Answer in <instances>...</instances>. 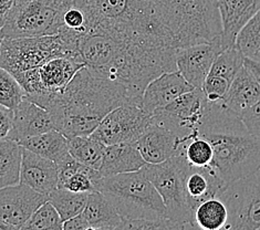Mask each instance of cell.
Masks as SVG:
<instances>
[{"label": "cell", "mask_w": 260, "mask_h": 230, "mask_svg": "<svg viewBox=\"0 0 260 230\" xmlns=\"http://www.w3.org/2000/svg\"><path fill=\"white\" fill-rule=\"evenodd\" d=\"M159 26L177 49L221 36L218 0H151Z\"/></svg>", "instance_id": "4"}, {"label": "cell", "mask_w": 260, "mask_h": 230, "mask_svg": "<svg viewBox=\"0 0 260 230\" xmlns=\"http://www.w3.org/2000/svg\"><path fill=\"white\" fill-rule=\"evenodd\" d=\"M244 58L245 55L236 45L222 49L214 60L208 76L224 78L232 83L235 76L244 65Z\"/></svg>", "instance_id": "29"}, {"label": "cell", "mask_w": 260, "mask_h": 230, "mask_svg": "<svg viewBox=\"0 0 260 230\" xmlns=\"http://www.w3.org/2000/svg\"><path fill=\"white\" fill-rule=\"evenodd\" d=\"M82 216L90 229H120L122 217L107 197L100 191L89 192Z\"/></svg>", "instance_id": "24"}, {"label": "cell", "mask_w": 260, "mask_h": 230, "mask_svg": "<svg viewBox=\"0 0 260 230\" xmlns=\"http://www.w3.org/2000/svg\"><path fill=\"white\" fill-rule=\"evenodd\" d=\"M222 49L221 36L208 42L177 48L175 51L177 71L195 89H202L214 60Z\"/></svg>", "instance_id": "12"}, {"label": "cell", "mask_w": 260, "mask_h": 230, "mask_svg": "<svg viewBox=\"0 0 260 230\" xmlns=\"http://www.w3.org/2000/svg\"><path fill=\"white\" fill-rule=\"evenodd\" d=\"M186 139L152 116L150 126L136 141V145L146 163L158 164L181 155Z\"/></svg>", "instance_id": "14"}, {"label": "cell", "mask_w": 260, "mask_h": 230, "mask_svg": "<svg viewBox=\"0 0 260 230\" xmlns=\"http://www.w3.org/2000/svg\"><path fill=\"white\" fill-rule=\"evenodd\" d=\"M61 55H76L77 49L60 34L34 38H0V67L11 74L35 69Z\"/></svg>", "instance_id": "7"}, {"label": "cell", "mask_w": 260, "mask_h": 230, "mask_svg": "<svg viewBox=\"0 0 260 230\" xmlns=\"http://www.w3.org/2000/svg\"><path fill=\"white\" fill-rule=\"evenodd\" d=\"M85 64L76 55H61L42 65L12 74L20 83L26 96L61 94Z\"/></svg>", "instance_id": "10"}, {"label": "cell", "mask_w": 260, "mask_h": 230, "mask_svg": "<svg viewBox=\"0 0 260 230\" xmlns=\"http://www.w3.org/2000/svg\"><path fill=\"white\" fill-rule=\"evenodd\" d=\"M0 230H14V227H11L8 223L0 220Z\"/></svg>", "instance_id": "41"}, {"label": "cell", "mask_w": 260, "mask_h": 230, "mask_svg": "<svg viewBox=\"0 0 260 230\" xmlns=\"http://www.w3.org/2000/svg\"><path fill=\"white\" fill-rule=\"evenodd\" d=\"M194 89L177 70L164 72L146 85L142 95L141 107L153 115L179 95Z\"/></svg>", "instance_id": "15"}, {"label": "cell", "mask_w": 260, "mask_h": 230, "mask_svg": "<svg viewBox=\"0 0 260 230\" xmlns=\"http://www.w3.org/2000/svg\"><path fill=\"white\" fill-rule=\"evenodd\" d=\"M221 19V43L227 48L235 45L236 36L246 21L260 9V0H218Z\"/></svg>", "instance_id": "20"}, {"label": "cell", "mask_w": 260, "mask_h": 230, "mask_svg": "<svg viewBox=\"0 0 260 230\" xmlns=\"http://www.w3.org/2000/svg\"><path fill=\"white\" fill-rule=\"evenodd\" d=\"M73 5L84 12L85 35L152 40L175 48L157 22L151 0H73Z\"/></svg>", "instance_id": "3"}, {"label": "cell", "mask_w": 260, "mask_h": 230, "mask_svg": "<svg viewBox=\"0 0 260 230\" xmlns=\"http://www.w3.org/2000/svg\"><path fill=\"white\" fill-rule=\"evenodd\" d=\"M63 220L53 205L47 201L31 215L21 229L28 230H61Z\"/></svg>", "instance_id": "32"}, {"label": "cell", "mask_w": 260, "mask_h": 230, "mask_svg": "<svg viewBox=\"0 0 260 230\" xmlns=\"http://www.w3.org/2000/svg\"><path fill=\"white\" fill-rule=\"evenodd\" d=\"M120 229L124 230H188L194 227L186 222L171 218L157 219H123Z\"/></svg>", "instance_id": "34"}, {"label": "cell", "mask_w": 260, "mask_h": 230, "mask_svg": "<svg viewBox=\"0 0 260 230\" xmlns=\"http://www.w3.org/2000/svg\"><path fill=\"white\" fill-rule=\"evenodd\" d=\"M147 163L136 143H116L105 145L99 173L102 177L140 171Z\"/></svg>", "instance_id": "19"}, {"label": "cell", "mask_w": 260, "mask_h": 230, "mask_svg": "<svg viewBox=\"0 0 260 230\" xmlns=\"http://www.w3.org/2000/svg\"><path fill=\"white\" fill-rule=\"evenodd\" d=\"M228 220V210L220 198L214 197L198 205L194 210L196 229L221 230Z\"/></svg>", "instance_id": "26"}, {"label": "cell", "mask_w": 260, "mask_h": 230, "mask_svg": "<svg viewBox=\"0 0 260 230\" xmlns=\"http://www.w3.org/2000/svg\"><path fill=\"white\" fill-rule=\"evenodd\" d=\"M244 67L260 84V59L255 57H246L245 55Z\"/></svg>", "instance_id": "39"}, {"label": "cell", "mask_w": 260, "mask_h": 230, "mask_svg": "<svg viewBox=\"0 0 260 230\" xmlns=\"http://www.w3.org/2000/svg\"><path fill=\"white\" fill-rule=\"evenodd\" d=\"M59 167L53 160L42 157L22 147L20 183L30 188L49 195L58 187Z\"/></svg>", "instance_id": "16"}, {"label": "cell", "mask_w": 260, "mask_h": 230, "mask_svg": "<svg viewBox=\"0 0 260 230\" xmlns=\"http://www.w3.org/2000/svg\"><path fill=\"white\" fill-rule=\"evenodd\" d=\"M226 184L208 167H196L190 164L184 178V188L190 209L209 198L218 197Z\"/></svg>", "instance_id": "18"}, {"label": "cell", "mask_w": 260, "mask_h": 230, "mask_svg": "<svg viewBox=\"0 0 260 230\" xmlns=\"http://www.w3.org/2000/svg\"><path fill=\"white\" fill-rule=\"evenodd\" d=\"M239 116L249 132L260 138V98Z\"/></svg>", "instance_id": "36"}, {"label": "cell", "mask_w": 260, "mask_h": 230, "mask_svg": "<svg viewBox=\"0 0 260 230\" xmlns=\"http://www.w3.org/2000/svg\"><path fill=\"white\" fill-rule=\"evenodd\" d=\"M51 113L55 129L67 139L91 135L111 111L123 104H136L126 86L98 76L83 67L61 94L26 96Z\"/></svg>", "instance_id": "1"}, {"label": "cell", "mask_w": 260, "mask_h": 230, "mask_svg": "<svg viewBox=\"0 0 260 230\" xmlns=\"http://www.w3.org/2000/svg\"><path fill=\"white\" fill-rule=\"evenodd\" d=\"M73 0H16L0 38H34L58 35L63 12Z\"/></svg>", "instance_id": "6"}, {"label": "cell", "mask_w": 260, "mask_h": 230, "mask_svg": "<svg viewBox=\"0 0 260 230\" xmlns=\"http://www.w3.org/2000/svg\"><path fill=\"white\" fill-rule=\"evenodd\" d=\"M22 146L10 139L0 140V188L20 183Z\"/></svg>", "instance_id": "25"}, {"label": "cell", "mask_w": 260, "mask_h": 230, "mask_svg": "<svg viewBox=\"0 0 260 230\" xmlns=\"http://www.w3.org/2000/svg\"><path fill=\"white\" fill-rule=\"evenodd\" d=\"M26 96L18 80L0 67V105L14 111Z\"/></svg>", "instance_id": "33"}, {"label": "cell", "mask_w": 260, "mask_h": 230, "mask_svg": "<svg viewBox=\"0 0 260 230\" xmlns=\"http://www.w3.org/2000/svg\"><path fill=\"white\" fill-rule=\"evenodd\" d=\"M63 230H88L90 229L88 222L85 221L82 214H79L72 218L63 221Z\"/></svg>", "instance_id": "38"}, {"label": "cell", "mask_w": 260, "mask_h": 230, "mask_svg": "<svg viewBox=\"0 0 260 230\" xmlns=\"http://www.w3.org/2000/svg\"><path fill=\"white\" fill-rule=\"evenodd\" d=\"M18 143L27 150L53 160L58 166L72 157L69 152L68 139L58 129H51L46 133L30 136Z\"/></svg>", "instance_id": "22"}, {"label": "cell", "mask_w": 260, "mask_h": 230, "mask_svg": "<svg viewBox=\"0 0 260 230\" xmlns=\"http://www.w3.org/2000/svg\"><path fill=\"white\" fill-rule=\"evenodd\" d=\"M260 98V84L243 65L232 81L220 103L233 113L240 115Z\"/></svg>", "instance_id": "21"}, {"label": "cell", "mask_w": 260, "mask_h": 230, "mask_svg": "<svg viewBox=\"0 0 260 230\" xmlns=\"http://www.w3.org/2000/svg\"><path fill=\"white\" fill-rule=\"evenodd\" d=\"M51 129H55V125L50 112L24 97L14 110L12 129L8 139L20 142Z\"/></svg>", "instance_id": "17"}, {"label": "cell", "mask_w": 260, "mask_h": 230, "mask_svg": "<svg viewBox=\"0 0 260 230\" xmlns=\"http://www.w3.org/2000/svg\"><path fill=\"white\" fill-rule=\"evenodd\" d=\"M89 192H74L63 188H55L48 195V201L57 209L63 221L82 213Z\"/></svg>", "instance_id": "28"}, {"label": "cell", "mask_w": 260, "mask_h": 230, "mask_svg": "<svg viewBox=\"0 0 260 230\" xmlns=\"http://www.w3.org/2000/svg\"><path fill=\"white\" fill-rule=\"evenodd\" d=\"M235 45L246 57H250L260 50V9L239 30Z\"/></svg>", "instance_id": "31"}, {"label": "cell", "mask_w": 260, "mask_h": 230, "mask_svg": "<svg viewBox=\"0 0 260 230\" xmlns=\"http://www.w3.org/2000/svg\"><path fill=\"white\" fill-rule=\"evenodd\" d=\"M48 201V196L24 184L0 188V220L21 229L31 215Z\"/></svg>", "instance_id": "13"}, {"label": "cell", "mask_w": 260, "mask_h": 230, "mask_svg": "<svg viewBox=\"0 0 260 230\" xmlns=\"http://www.w3.org/2000/svg\"><path fill=\"white\" fill-rule=\"evenodd\" d=\"M71 156L79 163L99 170L101 165L105 145L92 135L74 136L68 139Z\"/></svg>", "instance_id": "27"}, {"label": "cell", "mask_w": 260, "mask_h": 230, "mask_svg": "<svg viewBox=\"0 0 260 230\" xmlns=\"http://www.w3.org/2000/svg\"><path fill=\"white\" fill-rule=\"evenodd\" d=\"M190 164L183 155L172 157L158 164H146L142 167L146 177L162 197L167 217L194 226V213L186 200L184 178Z\"/></svg>", "instance_id": "8"}, {"label": "cell", "mask_w": 260, "mask_h": 230, "mask_svg": "<svg viewBox=\"0 0 260 230\" xmlns=\"http://www.w3.org/2000/svg\"><path fill=\"white\" fill-rule=\"evenodd\" d=\"M195 130L185 140L181 155L193 166L209 167L214 158L213 147L206 139L196 134Z\"/></svg>", "instance_id": "30"}, {"label": "cell", "mask_w": 260, "mask_h": 230, "mask_svg": "<svg viewBox=\"0 0 260 230\" xmlns=\"http://www.w3.org/2000/svg\"><path fill=\"white\" fill-rule=\"evenodd\" d=\"M58 167V188L68 189L74 192L98 191L96 186L102 177L98 170H93L79 163L73 157Z\"/></svg>", "instance_id": "23"}, {"label": "cell", "mask_w": 260, "mask_h": 230, "mask_svg": "<svg viewBox=\"0 0 260 230\" xmlns=\"http://www.w3.org/2000/svg\"><path fill=\"white\" fill-rule=\"evenodd\" d=\"M195 132L212 145L214 158L208 169L226 185L260 166V138L220 102L207 101Z\"/></svg>", "instance_id": "2"}, {"label": "cell", "mask_w": 260, "mask_h": 230, "mask_svg": "<svg viewBox=\"0 0 260 230\" xmlns=\"http://www.w3.org/2000/svg\"><path fill=\"white\" fill-rule=\"evenodd\" d=\"M250 57H255V58H258V59H260V50H259L258 52H256L255 54H252V55H250Z\"/></svg>", "instance_id": "42"}, {"label": "cell", "mask_w": 260, "mask_h": 230, "mask_svg": "<svg viewBox=\"0 0 260 230\" xmlns=\"http://www.w3.org/2000/svg\"><path fill=\"white\" fill-rule=\"evenodd\" d=\"M96 190L112 203L123 219L169 218L162 197L142 169L101 177Z\"/></svg>", "instance_id": "5"}, {"label": "cell", "mask_w": 260, "mask_h": 230, "mask_svg": "<svg viewBox=\"0 0 260 230\" xmlns=\"http://www.w3.org/2000/svg\"><path fill=\"white\" fill-rule=\"evenodd\" d=\"M229 86H231V82L224 78L207 76L205 82L202 86V91L207 101L220 102L226 95Z\"/></svg>", "instance_id": "35"}, {"label": "cell", "mask_w": 260, "mask_h": 230, "mask_svg": "<svg viewBox=\"0 0 260 230\" xmlns=\"http://www.w3.org/2000/svg\"><path fill=\"white\" fill-rule=\"evenodd\" d=\"M16 0H0V30L7 20L11 8L14 7Z\"/></svg>", "instance_id": "40"}, {"label": "cell", "mask_w": 260, "mask_h": 230, "mask_svg": "<svg viewBox=\"0 0 260 230\" xmlns=\"http://www.w3.org/2000/svg\"><path fill=\"white\" fill-rule=\"evenodd\" d=\"M14 111L0 105V140L8 139L12 129Z\"/></svg>", "instance_id": "37"}, {"label": "cell", "mask_w": 260, "mask_h": 230, "mask_svg": "<svg viewBox=\"0 0 260 230\" xmlns=\"http://www.w3.org/2000/svg\"><path fill=\"white\" fill-rule=\"evenodd\" d=\"M218 198L228 210L225 230L260 229V166L227 184Z\"/></svg>", "instance_id": "9"}, {"label": "cell", "mask_w": 260, "mask_h": 230, "mask_svg": "<svg viewBox=\"0 0 260 230\" xmlns=\"http://www.w3.org/2000/svg\"><path fill=\"white\" fill-rule=\"evenodd\" d=\"M152 122L141 105L123 104L104 117L91 135L104 145L116 143H136Z\"/></svg>", "instance_id": "11"}]
</instances>
